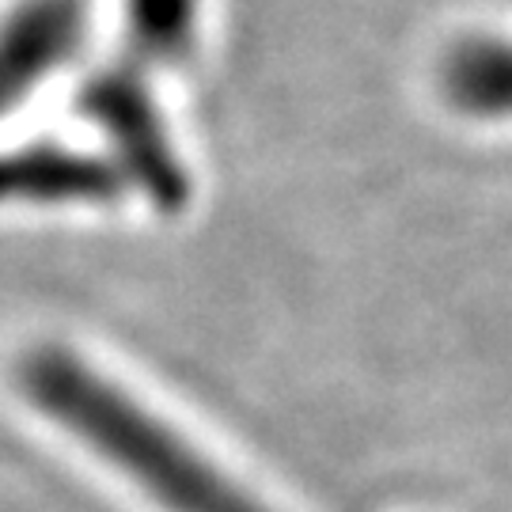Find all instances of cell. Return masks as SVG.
Masks as SVG:
<instances>
[{
  "label": "cell",
  "instance_id": "1",
  "mask_svg": "<svg viewBox=\"0 0 512 512\" xmlns=\"http://www.w3.org/2000/svg\"><path fill=\"white\" fill-rule=\"evenodd\" d=\"M23 391L167 512H270L171 425L69 353H31L23 361Z\"/></svg>",
  "mask_w": 512,
  "mask_h": 512
},
{
  "label": "cell",
  "instance_id": "2",
  "mask_svg": "<svg viewBox=\"0 0 512 512\" xmlns=\"http://www.w3.org/2000/svg\"><path fill=\"white\" fill-rule=\"evenodd\" d=\"M148 73L152 69L129 54L114 57L84 80L76 107L92 126L107 133L114 164L126 175V183H137L156 205L175 209L186 202V171L171 145L164 114L156 107Z\"/></svg>",
  "mask_w": 512,
  "mask_h": 512
},
{
  "label": "cell",
  "instance_id": "3",
  "mask_svg": "<svg viewBox=\"0 0 512 512\" xmlns=\"http://www.w3.org/2000/svg\"><path fill=\"white\" fill-rule=\"evenodd\" d=\"M84 38L80 0H27L0 23V118L76 54Z\"/></svg>",
  "mask_w": 512,
  "mask_h": 512
},
{
  "label": "cell",
  "instance_id": "4",
  "mask_svg": "<svg viewBox=\"0 0 512 512\" xmlns=\"http://www.w3.org/2000/svg\"><path fill=\"white\" fill-rule=\"evenodd\" d=\"M126 175L114 160L61 145H27L0 152V205L114 202Z\"/></svg>",
  "mask_w": 512,
  "mask_h": 512
},
{
  "label": "cell",
  "instance_id": "5",
  "mask_svg": "<svg viewBox=\"0 0 512 512\" xmlns=\"http://www.w3.org/2000/svg\"><path fill=\"white\" fill-rule=\"evenodd\" d=\"M440 88L452 107L471 118H512V38H463L440 65Z\"/></svg>",
  "mask_w": 512,
  "mask_h": 512
},
{
  "label": "cell",
  "instance_id": "6",
  "mask_svg": "<svg viewBox=\"0 0 512 512\" xmlns=\"http://www.w3.org/2000/svg\"><path fill=\"white\" fill-rule=\"evenodd\" d=\"M202 0H126V50L148 69H175L198 46Z\"/></svg>",
  "mask_w": 512,
  "mask_h": 512
}]
</instances>
